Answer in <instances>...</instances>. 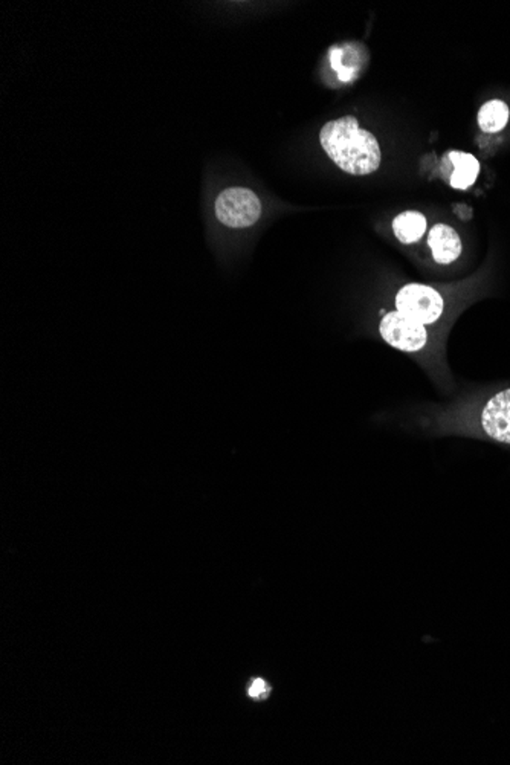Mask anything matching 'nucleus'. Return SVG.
<instances>
[{
  "label": "nucleus",
  "mask_w": 510,
  "mask_h": 765,
  "mask_svg": "<svg viewBox=\"0 0 510 765\" xmlns=\"http://www.w3.org/2000/svg\"><path fill=\"white\" fill-rule=\"evenodd\" d=\"M320 142L327 157L349 175H370L381 166L382 155L378 139L361 128L352 115L324 124Z\"/></svg>",
  "instance_id": "f257e3e1"
},
{
  "label": "nucleus",
  "mask_w": 510,
  "mask_h": 765,
  "mask_svg": "<svg viewBox=\"0 0 510 765\" xmlns=\"http://www.w3.org/2000/svg\"><path fill=\"white\" fill-rule=\"evenodd\" d=\"M263 214L260 199L254 191L241 187L223 189L214 202V218L227 230H248Z\"/></svg>",
  "instance_id": "f03ea898"
},
{
  "label": "nucleus",
  "mask_w": 510,
  "mask_h": 765,
  "mask_svg": "<svg viewBox=\"0 0 510 765\" xmlns=\"http://www.w3.org/2000/svg\"><path fill=\"white\" fill-rule=\"evenodd\" d=\"M379 333L390 347L403 353L421 354L430 345L428 327L397 311L383 315L379 322Z\"/></svg>",
  "instance_id": "7ed1b4c3"
},
{
  "label": "nucleus",
  "mask_w": 510,
  "mask_h": 765,
  "mask_svg": "<svg viewBox=\"0 0 510 765\" xmlns=\"http://www.w3.org/2000/svg\"><path fill=\"white\" fill-rule=\"evenodd\" d=\"M396 311L405 317L431 326L444 313V298L433 286L421 283L405 284L396 295Z\"/></svg>",
  "instance_id": "20e7f679"
},
{
  "label": "nucleus",
  "mask_w": 510,
  "mask_h": 765,
  "mask_svg": "<svg viewBox=\"0 0 510 765\" xmlns=\"http://www.w3.org/2000/svg\"><path fill=\"white\" fill-rule=\"evenodd\" d=\"M478 423L489 439L510 444V387L494 393L480 406Z\"/></svg>",
  "instance_id": "39448f33"
},
{
  "label": "nucleus",
  "mask_w": 510,
  "mask_h": 765,
  "mask_svg": "<svg viewBox=\"0 0 510 765\" xmlns=\"http://www.w3.org/2000/svg\"><path fill=\"white\" fill-rule=\"evenodd\" d=\"M428 246H430L433 259L439 265H451L464 252L462 237L458 236V232L446 223H437L431 228L428 234Z\"/></svg>",
  "instance_id": "423d86ee"
},
{
  "label": "nucleus",
  "mask_w": 510,
  "mask_h": 765,
  "mask_svg": "<svg viewBox=\"0 0 510 765\" xmlns=\"http://www.w3.org/2000/svg\"><path fill=\"white\" fill-rule=\"evenodd\" d=\"M449 161L453 162L454 171L451 175V187L455 189H468L473 187L480 175V162L477 158L464 151H451Z\"/></svg>",
  "instance_id": "0eeeda50"
},
{
  "label": "nucleus",
  "mask_w": 510,
  "mask_h": 765,
  "mask_svg": "<svg viewBox=\"0 0 510 765\" xmlns=\"http://www.w3.org/2000/svg\"><path fill=\"white\" fill-rule=\"evenodd\" d=\"M428 222L419 211H405L393 220V232L403 245H413L425 236Z\"/></svg>",
  "instance_id": "6e6552de"
},
{
  "label": "nucleus",
  "mask_w": 510,
  "mask_h": 765,
  "mask_svg": "<svg viewBox=\"0 0 510 765\" xmlns=\"http://www.w3.org/2000/svg\"><path fill=\"white\" fill-rule=\"evenodd\" d=\"M509 118V106L501 99H491L478 112V126L483 132L498 133L507 126Z\"/></svg>",
  "instance_id": "1a4fd4ad"
},
{
  "label": "nucleus",
  "mask_w": 510,
  "mask_h": 765,
  "mask_svg": "<svg viewBox=\"0 0 510 765\" xmlns=\"http://www.w3.org/2000/svg\"><path fill=\"white\" fill-rule=\"evenodd\" d=\"M270 694V686L266 685V681L257 678L254 683L250 685V695L252 699H263Z\"/></svg>",
  "instance_id": "9d476101"
}]
</instances>
